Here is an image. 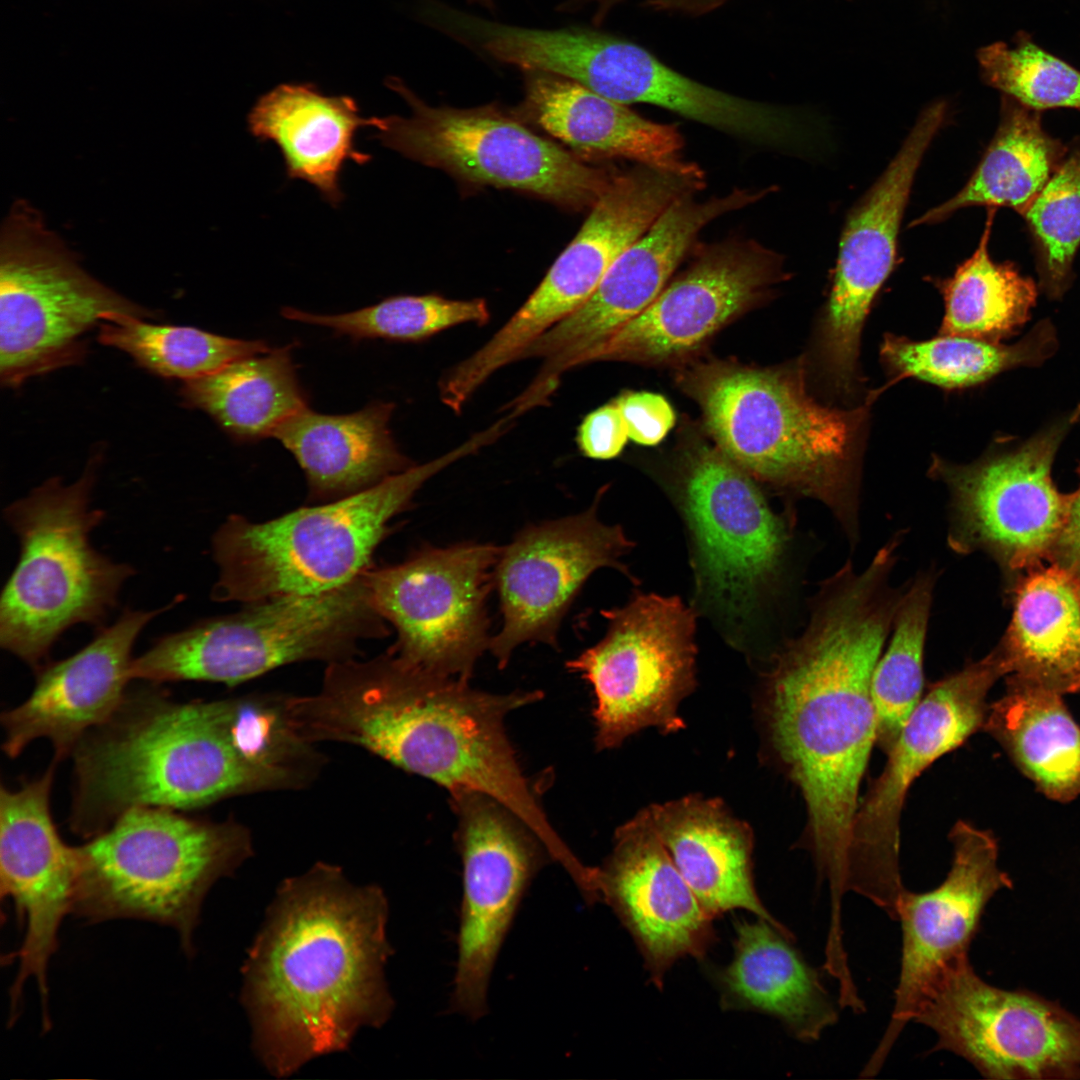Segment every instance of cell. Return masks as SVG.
<instances>
[{
	"mask_svg": "<svg viewBox=\"0 0 1080 1080\" xmlns=\"http://www.w3.org/2000/svg\"><path fill=\"white\" fill-rule=\"evenodd\" d=\"M88 839L76 847L71 913L91 923L129 918L168 925L188 955L209 889L251 853L240 824L163 807L131 809Z\"/></svg>",
	"mask_w": 1080,
	"mask_h": 1080,
	"instance_id": "7",
	"label": "cell"
},
{
	"mask_svg": "<svg viewBox=\"0 0 1080 1080\" xmlns=\"http://www.w3.org/2000/svg\"><path fill=\"white\" fill-rule=\"evenodd\" d=\"M623 1L624 0H564L562 2V7L567 12L591 7L593 9V25L599 27L607 19L609 14Z\"/></svg>",
	"mask_w": 1080,
	"mask_h": 1080,
	"instance_id": "47",
	"label": "cell"
},
{
	"mask_svg": "<svg viewBox=\"0 0 1080 1080\" xmlns=\"http://www.w3.org/2000/svg\"><path fill=\"white\" fill-rule=\"evenodd\" d=\"M524 73V111L574 150L664 170H683L693 163L683 156L684 142L676 126L646 119L563 77Z\"/></svg>",
	"mask_w": 1080,
	"mask_h": 1080,
	"instance_id": "31",
	"label": "cell"
},
{
	"mask_svg": "<svg viewBox=\"0 0 1080 1080\" xmlns=\"http://www.w3.org/2000/svg\"><path fill=\"white\" fill-rule=\"evenodd\" d=\"M678 383L699 406L726 457L757 481L823 503L855 544V445L862 409L818 403L801 366L698 362L678 373Z\"/></svg>",
	"mask_w": 1080,
	"mask_h": 1080,
	"instance_id": "4",
	"label": "cell"
},
{
	"mask_svg": "<svg viewBox=\"0 0 1080 1080\" xmlns=\"http://www.w3.org/2000/svg\"><path fill=\"white\" fill-rule=\"evenodd\" d=\"M542 696L474 689L389 651L367 661L329 663L320 690L294 696L290 709L311 743L357 745L449 793L470 789L492 796L532 829L555 862L568 866L575 854L549 822L505 728L510 712Z\"/></svg>",
	"mask_w": 1080,
	"mask_h": 1080,
	"instance_id": "3",
	"label": "cell"
},
{
	"mask_svg": "<svg viewBox=\"0 0 1080 1080\" xmlns=\"http://www.w3.org/2000/svg\"><path fill=\"white\" fill-rule=\"evenodd\" d=\"M247 122L255 138L279 147L288 178L315 186L333 207L345 197L339 183L344 164L371 160L355 147V135L374 127L376 117H361L352 97L326 96L311 84L275 87L257 100Z\"/></svg>",
	"mask_w": 1080,
	"mask_h": 1080,
	"instance_id": "30",
	"label": "cell"
},
{
	"mask_svg": "<svg viewBox=\"0 0 1080 1080\" xmlns=\"http://www.w3.org/2000/svg\"><path fill=\"white\" fill-rule=\"evenodd\" d=\"M783 258L751 239L703 247L639 315L581 361L679 362L784 279Z\"/></svg>",
	"mask_w": 1080,
	"mask_h": 1080,
	"instance_id": "22",
	"label": "cell"
},
{
	"mask_svg": "<svg viewBox=\"0 0 1080 1080\" xmlns=\"http://www.w3.org/2000/svg\"><path fill=\"white\" fill-rule=\"evenodd\" d=\"M704 186V172L695 163L683 170L638 164L614 175L576 237L517 310L521 326L540 335L571 315L675 200Z\"/></svg>",
	"mask_w": 1080,
	"mask_h": 1080,
	"instance_id": "26",
	"label": "cell"
},
{
	"mask_svg": "<svg viewBox=\"0 0 1080 1080\" xmlns=\"http://www.w3.org/2000/svg\"><path fill=\"white\" fill-rule=\"evenodd\" d=\"M481 447V440L472 436L373 487L268 521L231 515L213 536L219 569L213 598L247 604L321 594L349 584L368 570L390 520L408 509L423 484Z\"/></svg>",
	"mask_w": 1080,
	"mask_h": 1080,
	"instance_id": "6",
	"label": "cell"
},
{
	"mask_svg": "<svg viewBox=\"0 0 1080 1080\" xmlns=\"http://www.w3.org/2000/svg\"><path fill=\"white\" fill-rule=\"evenodd\" d=\"M500 550L426 545L397 565L367 570L373 603L397 632L389 651L424 671L469 681L489 650L487 599Z\"/></svg>",
	"mask_w": 1080,
	"mask_h": 1080,
	"instance_id": "17",
	"label": "cell"
},
{
	"mask_svg": "<svg viewBox=\"0 0 1080 1080\" xmlns=\"http://www.w3.org/2000/svg\"><path fill=\"white\" fill-rule=\"evenodd\" d=\"M628 428L629 439L644 446L660 443L675 424V412L661 394L624 392L615 399Z\"/></svg>",
	"mask_w": 1080,
	"mask_h": 1080,
	"instance_id": "44",
	"label": "cell"
},
{
	"mask_svg": "<svg viewBox=\"0 0 1080 1080\" xmlns=\"http://www.w3.org/2000/svg\"><path fill=\"white\" fill-rule=\"evenodd\" d=\"M120 315L153 313L91 277L36 210L17 204L0 244L2 384L16 387L80 360L85 334Z\"/></svg>",
	"mask_w": 1080,
	"mask_h": 1080,
	"instance_id": "11",
	"label": "cell"
},
{
	"mask_svg": "<svg viewBox=\"0 0 1080 1080\" xmlns=\"http://www.w3.org/2000/svg\"><path fill=\"white\" fill-rule=\"evenodd\" d=\"M387 87L411 109L376 117L375 138L403 156L479 185L531 193L569 208L593 206L612 175L589 166L495 106L433 107L399 78Z\"/></svg>",
	"mask_w": 1080,
	"mask_h": 1080,
	"instance_id": "12",
	"label": "cell"
},
{
	"mask_svg": "<svg viewBox=\"0 0 1080 1080\" xmlns=\"http://www.w3.org/2000/svg\"><path fill=\"white\" fill-rule=\"evenodd\" d=\"M293 347L247 356L184 382L182 397L237 442L272 437L280 425L308 407L292 359Z\"/></svg>",
	"mask_w": 1080,
	"mask_h": 1080,
	"instance_id": "35",
	"label": "cell"
},
{
	"mask_svg": "<svg viewBox=\"0 0 1080 1080\" xmlns=\"http://www.w3.org/2000/svg\"><path fill=\"white\" fill-rule=\"evenodd\" d=\"M767 188H735L698 201L695 194L675 200L653 225L613 263L589 299L553 326L519 360L542 357L544 365L524 391L543 405L562 374L644 311L665 288L700 231L713 220L767 196Z\"/></svg>",
	"mask_w": 1080,
	"mask_h": 1080,
	"instance_id": "19",
	"label": "cell"
},
{
	"mask_svg": "<svg viewBox=\"0 0 1080 1080\" xmlns=\"http://www.w3.org/2000/svg\"><path fill=\"white\" fill-rule=\"evenodd\" d=\"M679 464L674 495L688 531L698 604L740 644L782 572L787 521L716 445H692Z\"/></svg>",
	"mask_w": 1080,
	"mask_h": 1080,
	"instance_id": "10",
	"label": "cell"
},
{
	"mask_svg": "<svg viewBox=\"0 0 1080 1080\" xmlns=\"http://www.w3.org/2000/svg\"><path fill=\"white\" fill-rule=\"evenodd\" d=\"M588 510L525 527L501 547L494 566L502 625L489 650L504 668L524 643L557 647V634L577 594L593 572L610 567L628 575L620 561L633 543L618 525Z\"/></svg>",
	"mask_w": 1080,
	"mask_h": 1080,
	"instance_id": "21",
	"label": "cell"
},
{
	"mask_svg": "<svg viewBox=\"0 0 1080 1080\" xmlns=\"http://www.w3.org/2000/svg\"><path fill=\"white\" fill-rule=\"evenodd\" d=\"M1003 107L1000 126L966 185L912 226L938 223L975 205L1026 212L1051 177L1060 146L1042 129L1037 111L1010 100Z\"/></svg>",
	"mask_w": 1080,
	"mask_h": 1080,
	"instance_id": "36",
	"label": "cell"
},
{
	"mask_svg": "<svg viewBox=\"0 0 1080 1080\" xmlns=\"http://www.w3.org/2000/svg\"><path fill=\"white\" fill-rule=\"evenodd\" d=\"M602 615L604 637L566 663L593 690L597 749L646 728L683 729L679 706L696 686L694 609L677 596L638 593Z\"/></svg>",
	"mask_w": 1080,
	"mask_h": 1080,
	"instance_id": "13",
	"label": "cell"
},
{
	"mask_svg": "<svg viewBox=\"0 0 1080 1080\" xmlns=\"http://www.w3.org/2000/svg\"><path fill=\"white\" fill-rule=\"evenodd\" d=\"M1007 680L1005 694L989 705L982 729L1047 798L1074 800L1080 795V726L1063 695Z\"/></svg>",
	"mask_w": 1080,
	"mask_h": 1080,
	"instance_id": "34",
	"label": "cell"
},
{
	"mask_svg": "<svg viewBox=\"0 0 1080 1080\" xmlns=\"http://www.w3.org/2000/svg\"><path fill=\"white\" fill-rule=\"evenodd\" d=\"M949 840L953 856L942 883L922 893L905 890L901 897L902 953L895 1004L862 1077L880 1071L927 988L950 966L969 959V946L987 903L999 890L1012 887L998 866V844L991 832L959 820Z\"/></svg>",
	"mask_w": 1080,
	"mask_h": 1080,
	"instance_id": "23",
	"label": "cell"
},
{
	"mask_svg": "<svg viewBox=\"0 0 1080 1080\" xmlns=\"http://www.w3.org/2000/svg\"><path fill=\"white\" fill-rule=\"evenodd\" d=\"M387 633L365 572L329 592L247 603L167 634L133 659L131 677L235 685L294 662L354 658L360 641Z\"/></svg>",
	"mask_w": 1080,
	"mask_h": 1080,
	"instance_id": "9",
	"label": "cell"
},
{
	"mask_svg": "<svg viewBox=\"0 0 1080 1080\" xmlns=\"http://www.w3.org/2000/svg\"><path fill=\"white\" fill-rule=\"evenodd\" d=\"M936 577L934 569L921 571L904 586L888 647L874 669L875 744L886 754L921 700L924 647Z\"/></svg>",
	"mask_w": 1080,
	"mask_h": 1080,
	"instance_id": "39",
	"label": "cell"
},
{
	"mask_svg": "<svg viewBox=\"0 0 1080 1080\" xmlns=\"http://www.w3.org/2000/svg\"><path fill=\"white\" fill-rule=\"evenodd\" d=\"M1077 472L1080 476V465ZM1069 496L1065 524L1049 561L1065 568L1080 581V484Z\"/></svg>",
	"mask_w": 1080,
	"mask_h": 1080,
	"instance_id": "46",
	"label": "cell"
},
{
	"mask_svg": "<svg viewBox=\"0 0 1080 1080\" xmlns=\"http://www.w3.org/2000/svg\"><path fill=\"white\" fill-rule=\"evenodd\" d=\"M1057 348L1056 328L1045 319L1013 344L944 334L913 341L889 334L882 342L880 354L896 376L957 389L981 384L1010 369L1039 366Z\"/></svg>",
	"mask_w": 1080,
	"mask_h": 1080,
	"instance_id": "37",
	"label": "cell"
},
{
	"mask_svg": "<svg viewBox=\"0 0 1080 1080\" xmlns=\"http://www.w3.org/2000/svg\"><path fill=\"white\" fill-rule=\"evenodd\" d=\"M733 957L711 969L723 1010L754 1011L779 1020L800 1041L818 1040L838 1012L817 971L792 943L793 934L766 919H736Z\"/></svg>",
	"mask_w": 1080,
	"mask_h": 1080,
	"instance_id": "29",
	"label": "cell"
},
{
	"mask_svg": "<svg viewBox=\"0 0 1080 1080\" xmlns=\"http://www.w3.org/2000/svg\"><path fill=\"white\" fill-rule=\"evenodd\" d=\"M998 647L1009 678L1062 695L1080 692V581L1053 563L1025 571Z\"/></svg>",
	"mask_w": 1080,
	"mask_h": 1080,
	"instance_id": "33",
	"label": "cell"
},
{
	"mask_svg": "<svg viewBox=\"0 0 1080 1080\" xmlns=\"http://www.w3.org/2000/svg\"><path fill=\"white\" fill-rule=\"evenodd\" d=\"M596 885L599 902L629 932L659 989L678 960H702L717 939L714 918L678 871L647 808L616 830L612 852L596 867Z\"/></svg>",
	"mask_w": 1080,
	"mask_h": 1080,
	"instance_id": "25",
	"label": "cell"
},
{
	"mask_svg": "<svg viewBox=\"0 0 1080 1080\" xmlns=\"http://www.w3.org/2000/svg\"><path fill=\"white\" fill-rule=\"evenodd\" d=\"M281 314L290 320L330 328L336 335L355 341L417 342L460 324L484 325L490 319L484 299L452 300L434 294L391 296L336 315L312 314L293 307H283Z\"/></svg>",
	"mask_w": 1080,
	"mask_h": 1080,
	"instance_id": "41",
	"label": "cell"
},
{
	"mask_svg": "<svg viewBox=\"0 0 1080 1080\" xmlns=\"http://www.w3.org/2000/svg\"><path fill=\"white\" fill-rule=\"evenodd\" d=\"M166 609H126L81 650L36 672L29 697L2 713L5 753L15 758L31 742L45 738L54 748V761L72 755L80 740L108 721L125 700L133 680V646L145 626Z\"/></svg>",
	"mask_w": 1080,
	"mask_h": 1080,
	"instance_id": "27",
	"label": "cell"
},
{
	"mask_svg": "<svg viewBox=\"0 0 1080 1080\" xmlns=\"http://www.w3.org/2000/svg\"><path fill=\"white\" fill-rule=\"evenodd\" d=\"M450 804L463 867L450 1008L477 1020L488 1012L491 974L519 904L552 858L532 829L492 796L458 789Z\"/></svg>",
	"mask_w": 1080,
	"mask_h": 1080,
	"instance_id": "18",
	"label": "cell"
},
{
	"mask_svg": "<svg viewBox=\"0 0 1080 1080\" xmlns=\"http://www.w3.org/2000/svg\"><path fill=\"white\" fill-rule=\"evenodd\" d=\"M99 341L129 354L141 366L184 382L271 350L263 340L226 337L195 327L151 324L120 315L100 323Z\"/></svg>",
	"mask_w": 1080,
	"mask_h": 1080,
	"instance_id": "40",
	"label": "cell"
},
{
	"mask_svg": "<svg viewBox=\"0 0 1080 1080\" xmlns=\"http://www.w3.org/2000/svg\"><path fill=\"white\" fill-rule=\"evenodd\" d=\"M897 550L888 541L864 569L846 561L825 579L766 678L770 742L803 796L806 846L835 899L849 890L852 825L876 742L873 673L903 593L890 582Z\"/></svg>",
	"mask_w": 1080,
	"mask_h": 1080,
	"instance_id": "1",
	"label": "cell"
},
{
	"mask_svg": "<svg viewBox=\"0 0 1080 1080\" xmlns=\"http://www.w3.org/2000/svg\"><path fill=\"white\" fill-rule=\"evenodd\" d=\"M1024 214L1042 249L1043 288L1060 298L1080 244V149L1064 160Z\"/></svg>",
	"mask_w": 1080,
	"mask_h": 1080,
	"instance_id": "43",
	"label": "cell"
},
{
	"mask_svg": "<svg viewBox=\"0 0 1080 1080\" xmlns=\"http://www.w3.org/2000/svg\"><path fill=\"white\" fill-rule=\"evenodd\" d=\"M914 1021L933 1030L932 1051L953 1052L990 1079H1080V1020L1035 994L983 981L969 959L923 993Z\"/></svg>",
	"mask_w": 1080,
	"mask_h": 1080,
	"instance_id": "16",
	"label": "cell"
},
{
	"mask_svg": "<svg viewBox=\"0 0 1080 1080\" xmlns=\"http://www.w3.org/2000/svg\"><path fill=\"white\" fill-rule=\"evenodd\" d=\"M995 209H990L977 249L936 285L944 300L940 334L992 342L1017 334L1036 304L1034 281L1010 263L993 261L988 251Z\"/></svg>",
	"mask_w": 1080,
	"mask_h": 1080,
	"instance_id": "38",
	"label": "cell"
},
{
	"mask_svg": "<svg viewBox=\"0 0 1080 1080\" xmlns=\"http://www.w3.org/2000/svg\"><path fill=\"white\" fill-rule=\"evenodd\" d=\"M56 761L41 777L19 789L0 791V889L24 926L13 953L18 971L9 990L10 1015H18L23 989L35 980L42 1017L48 1018L47 970L58 947V932L71 913L78 874L76 847L67 845L53 822L50 795Z\"/></svg>",
	"mask_w": 1080,
	"mask_h": 1080,
	"instance_id": "24",
	"label": "cell"
},
{
	"mask_svg": "<svg viewBox=\"0 0 1080 1080\" xmlns=\"http://www.w3.org/2000/svg\"><path fill=\"white\" fill-rule=\"evenodd\" d=\"M1007 674L997 646L982 659L934 683L921 698L884 769L858 802L849 853V892L857 893L892 919L905 887L899 868L900 818L910 786L924 770L983 728L986 698Z\"/></svg>",
	"mask_w": 1080,
	"mask_h": 1080,
	"instance_id": "14",
	"label": "cell"
},
{
	"mask_svg": "<svg viewBox=\"0 0 1080 1080\" xmlns=\"http://www.w3.org/2000/svg\"><path fill=\"white\" fill-rule=\"evenodd\" d=\"M387 919L382 889L353 884L336 865L281 883L242 969L253 1047L271 1074L342 1051L391 1016Z\"/></svg>",
	"mask_w": 1080,
	"mask_h": 1080,
	"instance_id": "2",
	"label": "cell"
},
{
	"mask_svg": "<svg viewBox=\"0 0 1080 1080\" xmlns=\"http://www.w3.org/2000/svg\"><path fill=\"white\" fill-rule=\"evenodd\" d=\"M706 1H707V2H708V3L710 4V5H711V6H713V7H715V8H720V7L724 6L725 4H727V3L731 2L732 0H706Z\"/></svg>",
	"mask_w": 1080,
	"mask_h": 1080,
	"instance_id": "49",
	"label": "cell"
},
{
	"mask_svg": "<svg viewBox=\"0 0 1080 1080\" xmlns=\"http://www.w3.org/2000/svg\"><path fill=\"white\" fill-rule=\"evenodd\" d=\"M947 111L944 101L922 111L888 167L850 211L842 230L819 354L825 375L844 392L857 379L866 317L896 263L899 228L916 172Z\"/></svg>",
	"mask_w": 1080,
	"mask_h": 1080,
	"instance_id": "20",
	"label": "cell"
},
{
	"mask_svg": "<svg viewBox=\"0 0 1080 1080\" xmlns=\"http://www.w3.org/2000/svg\"><path fill=\"white\" fill-rule=\"evenodd\" d=\"M72 755L69 824L84 838L134 808L188 811L262 791L232 744L220 700L178 702L158 692L127 693Z\"/></svg>",
	"mask_w": 1080,
	"mask_h": 1080,
	"instance_id": "5",
	"label": "cell"
},
{
	"mask_svg": "<svg viewBox=\"0 0 1080 1080\" xmlns=\"http://www.w3.org/2000/svg\"><path fill=\"white\" fill-rule=\"evenodd\" d=\"M628 439L627 424L615 400L586 415L577 432L582 454L597 460L619 456Z\"/></svg>",
	"mask_w": 1080,
	"mask_h": 1080,
	"instance_id": "45",
	"label": "cell"
},
{
	"mask_svg": "<svg viewBox=\"0 0 1080 1080\" xmlns=\"http://www.w3.org/2000/svg\"><path fill=\"white\" fill-rule=\"evenodd\" d=\"M977 58L985 82L1027 108H1080V71L1025 34L1014 47L996 42L980 49Z\"/></svg>",
	"mask_w": 1080,
	"mask_h": 1080,
	"instance_id": "42",
	"label": "cell"
},
{
	"mask_svg": "<svg viewBox=\"0 0 1080 1080\" xmlns=\"http://www.w3.org/2000/svg\"><path fill=\"white\" fill-rule=\"evenodd\" d=\"M467 1H469L470 3H475V4H478V5H481L484 8L489 9V10H494V8H495L494 0H467Z\"/></svg>",
	"mask_w": 1080,
	"mask_h": 1080,
	"instance_id": "48",
	"label": "cell"
},
{
	"mask_svg": "<svg viewBox=\"0 0 1080 1080\" xmlns=\"http://www.w3.org/2000/svg\"><path fill=\"white\" fill-rule=\"evenodd\" d=\"M96 464L73 483L45 481L4 513L20 555L1 595L0 643L34 672L66 630L102 623L134 574L91 544L104 517L90 504Z\"/></svg>",
	"mask_w": 1080,
	"mask_h": 1080,
	"instance_id": "8",
	"label": "cell"
},
{
	"mask_svg": "<svg viewBox=\"0 0 1080 1080\" xmlns=\"http://www.w3.org/2000/svg\"><path fill=\"white\" fill-rule=\"evenodd\" d=\"M1079 419L1080 405L1029 438L970 464L934 457L929 472L950 494L951 550H983L1013 572L1049 560L1070 499L1055 486L1052 466Z\"/></svg>",
	"mask_w": 1080,
	"mask_h": 1080,
	"instance_id": "15",
	"label": "cell"
},
{
	"mask_svg": "<svg viewBox=\"0 0 1080 1080\" xmlns=\"http://www.w3.org/2000/svg\"><path fill=\"white\" fill-rule=\"evenodd\" d=\"M647 809L672 861L710 916L744 909L791 932L756 891L751 828L721 800L687 795Z\"/></svg>",
	"mask_w": 1080,
	"mask_h": 1080,
	"instance_id": "28",
	"label": "cell"
},
{
	"mask_svg": "<svg viewBox=\"0 0 1080 1080\" xmlns=\"http://www.w3.org/2000/svg\"><path fill=\"white\" fill-rule=\"evenodd\" d=\"M395 406L374 401L342 415L301 410L273 434L303 470L310 498L329 502L368 489L414 464L389 422Z\"/></svg>",
	"mask_w": 1080,
	"mask_h": 1080,
	"instance_id": "32",
	"label": "cell"
}]
</instances>
